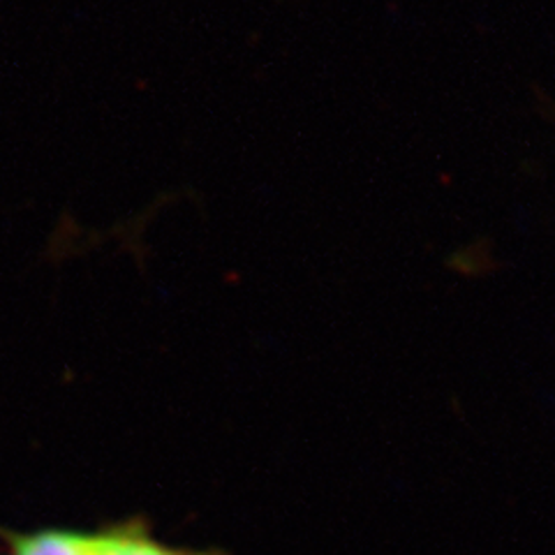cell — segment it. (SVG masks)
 <instances>
[{
	"label": "cell",
	"mask_w": 555,
	"mask_h": 555,
	"mask_svg": "<svg viewBox=\"0 0 555 555\" xmlns=\"http://www.w3.org/2000/svg\"><path fill=\"white\" fill-rule=\"evenodd\" d=\"M12 555H224L218 551L173 548L155 540L142 524L102 532L42 530L16 537Z\"/></svg>",
	"instance_id": "obj_1"
}]
</instances>
